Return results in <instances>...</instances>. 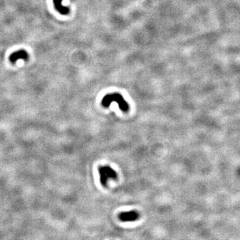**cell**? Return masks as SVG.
I'll return each instance as SVG.
<instances>
[{
  "instance_id": "6da1fadb",
  "label": "cell",
  "mask_w": 240,
  "mask_h": 240,
  "mask_svg": "<svg viewBox=\"0 0 240 240\" xmlns=\"http://www.w3.org/2000/svg\"><path fill=\"white\" fill-rule=\"evenodd\" d=\"M113 102L118 103L119 107L122 112H127L129 110V104L126 102V101L124 99L123 96L121 94L117 93L108 94L105 95L102 99V104L103 107L108 108L109 105Z\"/></svg>"
},
{
  "instance_id": "7a4b0ae2",
  "label": "cell",
  "mask_w": 240,
  "mask_h": 240,
  "mask_svg": "<svg viewBox=\"0 0 240 240\" xmlns=\"http://www.w3.org/2000/svg\"><path fill=\"white\" fill-rule=\"evenodd\" d=\"M98 171L100 177V182L103 186L107 185L108 180L109 179L116 180L118 178L116 172L109 166H105L99 167Z\"/></svg>"
},
{
  "instance_id": "3957f363",
  "label": "cell",
  "mask_w": 240,
  "mask_h": 240,
  "mask_svg": "<svg viewBox=\"0 0 240 240\" xmlns=\"http://www.w3.org/2000/svg\"><path fill=\"white\" fill-rule=\"evenodd\" d=\"M140 214L136 211H130V212H126L121 213L119 215V219L124 222H133V221L137 220Z\"/></svg>"
},
{
  "instance_id": "277c9868",
  "label": "cell",
  "mask_w": 240,
  "mask_h": 240,
  "mask_svg": "<svg viewBox=\"0 0 240 240\" xmlns=\"http://www.w3.org/2000/svg\"><path fill=\"white\" fill-rule=\"evenodd\" d=\"M28 54L24 50H19L13 52V54L9 56V60L12 63H16L18 60H27L28 59Z\"/></svg>"
},
{
  "instance_id": "5b68a950",
  "label": "cell",
  "mask_w": 240,
  "mask_h": 240,
  "mask_svg": "<svg viewBox=\"0 0 240 240\" xmlns=\"http://www.w3.org/2000/svg\"><path fill=\"white\" fill-rule=\"evenodd\" d=\"M62 1H63V0H54V6L57 10L61 14L66 15V14H68L70 12V9L68 7L64 6L63 5H62Z\"/></svg>"
}]
</instances>
